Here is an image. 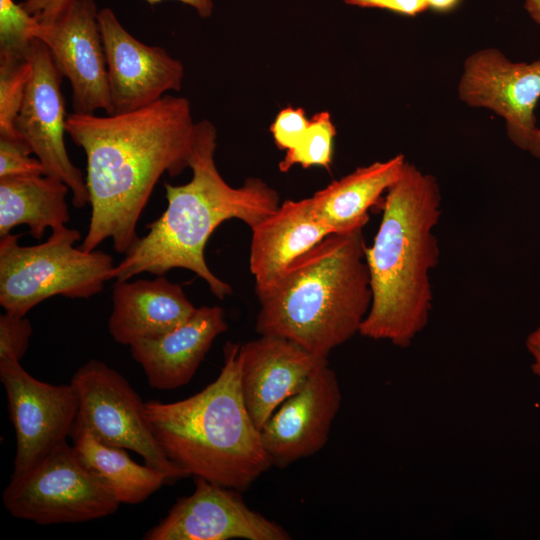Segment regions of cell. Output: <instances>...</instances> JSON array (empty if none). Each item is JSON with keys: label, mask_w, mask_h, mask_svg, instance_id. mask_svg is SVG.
<instances>
[{"label": "cell", "mask_w": 540, "mask_h": 540, "mask_svg": "<svg viewBox=\"0 0 540 540\" xmlns=\"http://www.w3.org/2000/svg\"><path fill=\"white\" fill-rule=\"evenodd\" d=\"M250 229L249 266L255 289L269 284L292 261L332 234L314 212L310 198L283 202Z\"/></svg>", "instance_id": "19"}, {"label": "cell", "mask_w": 540, "mask_h": 540, "mask_svg": "<svg viewBox=\"0 0 540 540\" xmlns=\"http://www.w3.org/2000/svg\"><path fill=\"white\" fill-rule=\"evenodd\" d=\"M98 23L113 114L141 109L166 92L181 89L184 77L181 61L162 47L149 46L136 39L109 7L99 9Z\"/></svg>", "instance_id": "14"}, {"label": "cell", "mask_w": 540, "mask_h": 540, "mask_svg": "<svg viewBox=\"0 0 540 540\" xmlns=\"http://www.w3.org/2000/svg\"><path fill=\"white\" fill-rule=\"evenodd\" d=\"M149 5L158 4L164 0H145ZM192 7L200 17L208 18L214 9L213 0H175Z\"/></svg>", "instance_id": "32"}, {"label": "cell", "mask_w": 540, "mask_h": 540, "mask_svg": "<svg viewBox=\"0 0 540 540\" xmlns=\"http://www.w3.org/2000/svg\"><path fill=\"white\" fill-rule=\"evenodd\" d=\"M31 153L26 145L0 139V178L46 175L41 161L30 157Z\"/></svg>", "instance_id": "28"}, {"label": "cell", "mask_w": 540, "mask_h": 540, "mask_svg": "<svg viewBox=\"0 0 540 540\" xmlns=\"http://www.w3.org/2000/svg\"><path fill=\"white\" fill-rule=\"evenodd\" d=\"M95 0H73L51 23H38L32 34L42 41L72 87L75 113L113 114L103 41Z\"/></svg>", "instance_id": "12"}, {"label": "cell", "mask_w": 540, "mask_h": 540, "mask_svg": "<svg viewBox=\"0 0 540 540\" xmlns=\"http://www.w3.org/2000/svg\"><path fill=\"white\" fill-rule=\"evenodd\" d=\"M81 234L63 226L40 244L23 246L19 235L0 237V305L22 316L53 296L89 298L111 279L112 257L74 247Z\"/></svg>", "instance_id": "6"}, {"label": "cell", "mask_w": 540, "mask_h": 540, "mask_svg": "<svg viewBox=\"0 0 540 540\" xmlns=\"http://www.w3.org/2000/svg\"><path fill=\"white\" fill-rule=\"evenodd\" d=\"M458 96L469 107L488 109L501 117L510 141L527 151L537 129L534 110L540 99V58L513 62L497 48L477 50L463 63Z\"/></svg>", "instance_id": "11"}, {"label": "cell", "mask_w": 540, "mask_h": 540, "mask_svg": "<svg viewBox=\"0 0 540 540\" xmlns=\"http://www.w3.org/2000/svg\"><path fill=\"white\" fill-rule=\"evenodd\" d=\"M32 335L30 321L22 315L5 311L0 315V359L21 361Z\"/></svg>", "instance_id": "26"}, {"label": "cell", "mask_w": 540, "mask_h": 540, "mask_svg": "<svg viewBox=\"0 0 540 540\" xmlns=\"http://www.w3.org/2000/svg\"><path fill=\"white\" fill-rule=\"evenodd\" d=\"M239 349L225 344L219 375L198 393L149 400L144 410L156 441L188 476L243 492L273 465L243 399Z\"/></svg>", "instance_id": "5"}, {"label": "cell", "mask_w": 540, "mask_h": 540, "mask_svg": "<svg viewBox=\"0 0 540 540\" xmlns=\"http://www.w3.org/2000/svg\"><path fill=\"white\" fill-rule=\"evenodd\" d=\"M335 136L336 127L330 113L322 111L314 114L300 143L286 151L279 162V170L287 172L294 165H301L303 168L321 166L328 169L332 162Z\"/></svg>", "instance_id": "24"}, {"label": "cell", "mask_w": 540, "mask_h": 540, "mask_svg": "<svg viewBox=\"0 0 540 540\" xmlns=\"http://www.w3.org/2000/svg\"><path fill=\"white\" fill-rule=\"evenodd\" d=\"M239 357L243 399L259 430L316 370L328 364L327 357L268 335L240 344Z\"/></svg>", "instance_id": "16"}, {"label": "cell", "mask_w": 540, "mask_h": 540, "mask_svg": "<svg viewBox=\"0 0 540 540\" xmlns=\"http://www.w3.org/2000/svg\"><path fill=\"white\" fill-rule=\"evenodd\" d=\"M70 383L78 398L76 422L99 441L136 452L146 465L165 473L170 484L188 476L164 453L147 421L145 402L118 371L90 359Z\"/></svg>", "instance_id": "8"}, {"label": "cell", "mask_w": 540, "mask_h": 540, "mask_svg": "<svg viewBox=\"0 0 540 540\" xmlns=\"http://www.w3.org/2000/svg\"><path fill=\"white\" fill-rule=\"evenodd\" d=\"M69 190L63 181L49 175L0 178V237L26 225L30 235L40 240L47 228L66 226Z\"/></svg>", "instance_id": "21"}, {"label": "cell", "mask_w": 540, "mask_h": 540, "mask_svg": "<svg viewBox=\"0 0 540 540\" xmlns=\"http://www.w3.org/2000/svg\"><path fill=\"white\" fill-rule=\"evenodd\" d=\"M31 70L29 55H0V139L26 145L15 124Z\"/></svg>", "instance_id": "23"}, {"label": "cell", "mask_w": 540, "mask_h": 540, "mask_svg": "<svg viewBox=\"0 0 540 540\" xmlns=\"http://www.w3.org/2000/svg\"><path fill=\"white\" fill-rule=\"evenodd\" d=\"M362 229L330 234L255 289V330L327 357L359 334L372 292Z\"/></svg>", "instance_id": "4"}, {"label": "cell", "mask_w": 540, "mask_h": 540, "mask_svg": "<svg viewBox=\"0 0 540 540\" xmlns=\"http://www.w3.org/2000/svg\"><path fill=\"white\" fill-rule=\"evenodd\" d=\"M70 437L77 458L107 486L120 504H140L164 484H170L165 473L138 464L124 448L99 441L78 422H75Z\"/></svg>", "instance_id": "22"}, {"label": "cell", "mask_w": 540, "mask_h": 540, "mask_svg": "<svg viewBox=\"0 0 540 540\" xmlns=\"http://www.w3.org/2000/svg\"><path fill=\"white\" fill-rule=\"evenodd\" d=\"M112 303L108 330L115 342L126 346L166 334L196 310L182 286L163 275L116 281Z\"/></svg>", "instance_id": "18"}, {"label": "cell", "mask_w": 540, "mask_h": 540, "mask_svg": "<svg viewBox=\"0 0 540 540\" xmlns=\"http://www.w3.org/2000/svg\"><path fill=\"white\" fill-rule=\"evenodd\" d=\"M192 494L181 497L146 540H290L278 523L250 509L240 491L195 477Z\"/></svg>", "instance_id": "13"}, {"label": "cell", "mask_w": 540, "mask_h": 540, "mask_svg": "<svg viewBox=\"0 0 540 540\" xmlns=\"http://www.w3.org/2000/svg\"><path fill=\"white\" fill-rule=\"evenodd\" d=\"M31 76L16 119V130L45 168L46 175L63 181L72 192V203L82 208L89 192L82 171L70 160L64 143L65 101L63 75L47 46L34 39L30 48Z\"/></svg>", "instance_id": "10"}, {"label": "cell", "mask_w": 540, "mask_h": 540, "mask_svg": "<svg viewBox=\"0 0 540 540\" xmlns=\"http://www.w3.org/2000/svg\"><path fill=\"white\" fill-rule=\"evenodd\" d=\"M310 119L301 107H285L275 117L270 126L275 145L280 150H291L296 147L304 137Z\"/></svg>", "instance_id": "27"}, {"label": "cell", "mask_w": 540, "mask_h": 540, "mask_svg": "<svg viewBox=\"0 0 540 540\" xmlns=\"http://www.w3.org/2000/svg\"><path fill=\"white\" fill-rule=\"evenodd\" d=\"M0 381L16 435L11 475L16 479L71 435L79 410L78 398L71 383L40 381L19 361L9 358L0 359Z\"/></svg>", "instance_id": "9"}, {"label": "cell", "mask_w": 540, "mask_h": 540, "mask_svg": "<svg viewBox=\"0 0 540 540\" xmlns=\"http://www.w3.org/2000/svg\"><path fill=\"white\" fill-rule=\"evenodd\" d=\"M525 345L532 357L531 370L540 379V326L529 333Z\"/></svg>", "instance_id": "31"}, {"label": "cell", "mask_w": 540, "mask_h": 540, "mask_svg": "<svg viewBox=\"0 0 540 540\" xmlns=\"http://www.w3.org/2000/svg\"><path fill=\"white\" fill-rule=\"evenodd\" d=\"M217 131L208 120L195 124L189 168L191 180L183 185L164 184L166 210L148 224L125 257L114 266L111 279L129 280L142 273L164 275L175 268L192 271L219 299L232 293L205 260V247L224 221L235 218L250 228L279 207L278 192L259 178L230 186L215 163Z\"/></svg>", "instance_id": "2"}, {"label": "cell", "mask_w": 540, "mask_h": 540, "mask_svg": "<svg viewBox=\"0 0 540 540\" xmlns=\"http://www.w3.org/2000/svg\"><path fill=\"white\" fill-rule=\"evenodd\" d=\"M38 20L14 0H0V55H29Z\"/></svg>", "instance_id": "25"}, {"label": "cell", "mask_w": 540, "mask_h": 540, "mask_svg": "<svg viewBox=\"0 0 540 540\" xmlns=\"http://www.w3.org/2000/svg\"><path fill=\"white\" fill-rule=\"evenodd\" d=\"M344 4L359 8L387 10L399 15L415 17L428 8L426 0H342Z\"/></svg>", "instance_id": "29"}, {"label": "cell", "mask_w": 540, "mask_h": 540, "mask_svg": "<svg viewBox=\"0 0 540 540\" xmlns=\"http://www.w3.org/2000/svg\"><path fill=\"white\" fill-rule=\"evenodd\" d=\"M2 501L12 516L41 525L96 520L120 506L107 486L83 466L67 440L23 476L10 479Z\"/></svg>", "instance_id": "7"}, {"label": "cell", "mask_w": 540, "mask_h": 540, "mask_svg": "<svg viewBox=\"0 0 540 540\" xmlns=\"http://www.w3.org/2000/svg\"><path fill=\"white\" fill-rule=\"evenodd\" d=\"M406 161L398 154L333 181L309 197L314 212L332 234L363 229L369 221V209L398 180Z\"/></svg>", "instance_id": "20"}, {"label": "cell", "mask_w": 540, "mask_h": 540, "mask_svg": "<svg viewBox=\"0 0 540 540\" xmlns=\"http://www.w3.org/2000/svg\"><path fill=\"white\" fill-rule=\"evenodd\" d=\"M441 202L437 179L406 161L386 192L377 233L365 249L372 302L360 335L407 348L426 327L433 302L430 272L440 257L434 229Z\"/></svg>", "instance_id": "3"}, {"label": "cell", "mask_w": 540, "mask_h": 540, "mask_svg": "<svg viewBox=\"0 0 540 540\" xmlns=\"http://www.w3.org/2000/svg\"><path fill=\"white\" fill-rule=\"evenodd\" d=\"M227 329L221 307L202 306L166 334L130 345V353L152 388L173 390L190 382L214 340Z\"/></svg>", "instance_id": "17"}, {"label": "cell", "mask_w": 540, "mask_h": 540, "mask_svg": "<svg viewBox=\"0 0 540 540\" xmlns=\"http://www.w3.org/2000/svg\"><path fill=\"white\" fill-rule=\"evenodd\" d=\"M341 402L337 376L324 365L260 429L272 465L284 468L318 453L328 441Z\"/></svg>", "instance_id": "15"}, {"label": "cell", "mask_w": 540, "mask_h": 540, "mask_svg": "<svg viewBox=\"0 0 540 540\" xmlns=\"http://www.w3.org/2000/svg\"><path fill=\"white\" fill-rule=\"evenodd\" d=\"M428 8L439 12L447 13L456 9L462 0H426Z\"/></svg>", "instance_id": "33"}, {"label": "cell", "mask_w": 540, "mask_h": 540, "mask_svg": "<svg viewBox=\"0 0 540 540\" xmlns=\"http://www.w3.org/2000/svg\"><path fill=\"white\" fill-rule=\"evenodd\" d=\"M195 124L189 100L172 95L126 113L67 116L66 132L87 161L91 217L80 248L112 239L126 254L136 244L138 220L161 176L189 167Z\"/></svg>", "instance_id": "1"}, {"label": "cell", "mask_w": 540, "mask_h": 540, "mask_svg": "<svg viewBox=\"0 0 540 540\" xmlns=\"http://www.w3.org/2000/svg\"><path fill=\"white\" fill-rule=\"evenodd\" d=\"M533 157L540 159V128L534 131L529 148L527 150Z\"/></svg>", "instance_id": "35"}, {"label": "cell", "mask_w": 540, "mask_h": 540, "mask_svg": "<svg viewBox=\"0 0 540 540\" xmlns=\"http://www.w3.org/2000/svg\"><path fill=\"white\" fill-rule=\"evenodd\" d=\"M73 0H24L20 4L40 24L51 23Z\"/></svg>", "instance_id": "30"}, {"label": "cell", "mask_w": 540, "mask_h": 540, "mask_svg": "<svg viewBox=\"0 0 540 540\" xmlns=\"http://www.w3.org/2000/svg\"><path fill=\"white\" fill-rule=\"evenodd\" d=\"M524 8L531 19L540 26V0H523Z\"/></svg>", "instance_id": "34"}]
</instances>
